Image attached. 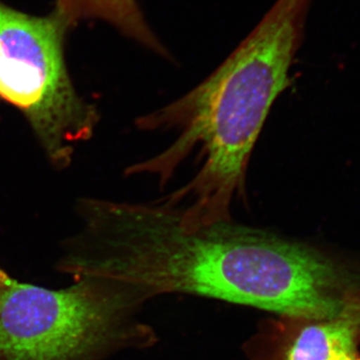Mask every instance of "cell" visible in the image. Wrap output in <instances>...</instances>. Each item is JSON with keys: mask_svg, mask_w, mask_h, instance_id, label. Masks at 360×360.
<instances>
[{"mask_svg": "<svg viewBox=\"0 0 360 360\" xmlns=\"http://www.w3.org/2000/svg\"><path fill=\"white\" fill-rule=\"evenodd\" d=\"M354 360H360V359H354Z\"/></svg>", "mask_w": 360, "mask_h": 360, "instance_id": "obj_7", "label": "cell"}, {"mask_svg": "<svg viewBox=\"0 0 360 360\" xmlns=\"http://www.w3.org/2000/svg\"><path fill=\"white\" fill-rule=\"evenodd\" d=\"M312 0H277L212 75L174 103L141 116L144 131L172 135L167 148L127 174L153 175L165 186L187 160L195 174L161 198L186 227L232 220L245 193L251 153L272 104L290 85Z\"/></svg>", "mask_w": 360, "mask_h": 360, "instance_id": "obj_2", "label": "cell"}, {"mask_svg": "<svg viewBox=\"0 0 360 360\" xmlns=\"http://www.w3.org/2000/svg\"><path fill=\"white\" fill-rule=\"evenodd\" d=\"M79 229L60 257L134 296L186 293L304 319H335L333 270L303 243L231 221L186 227L158 200H80Z\"/></svg>", "mask_w": 360, "mask_h": 360, "instance_id": "obj_1", "label": "cell"}, {"mask_svg": "<svg viewBox=\"0 0 360 360\" xmlns=\"http://www.w3.org/2000/svg\"><path fill=\"white\" fill-rule=\"evenodd\" d=\"M68 28L56 9L39 18L0 2V98L22 112L58 168L70 165L99 120L70 77L63 46Z\"/></svg>", "mask_w": 360, "mask_h": 360, "instance_id": "obj_3", "label": "cell"}, {"mask_svg": "<svg viewBox=\"0 0 360 360\" xmlns=\"http://www.w3.org/2000/svg\"><path fill=\"white\" fill-rule=\"evenodd\" d=\"M355 328L349 321L314 323L300 331L284 360H354Z\"/></svg>", "mask_w": 360, "mask_h": 360, "instance_id": "obj_6", "label": "cell"}, {"mask_svg": "<svg viewBox=\"0 0 360 360\" xmlns=\"http://www.w3.org/2000/svg\"><path fill=\"white\" fill-rule=\"evenodd\" d=\"M51 290L0 266V360H99L122 338L129 293L94 276Z\"/></svg>", "mask_w": 360, "mask_h": 360, "instance_id": "obj_4", "label": "cell"}, {"mask_svg": "<svg viewBox=\"0 0 360 360\" xmlns=\"http://www.w3.org/2000/svg\"><path fill=\"white\" fill-rule=\"evenodd\" d=\"M56 11L70 27L87 18L103 20L161 58L172 59L149 26L137 0H58Z\"/></svg>", "mask_w": 360, "mask_h": 360, "instance_id": "obj_5", "label": "cell"}]
</instances>
